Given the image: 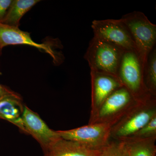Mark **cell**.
I'll use <instances>...</instances> for the list:
<instances>
[{
	"mask_svg": "<svg viewBox=\"0 0 156 156\" xmlns=\"http://www.w3.org/2000/svg\"><path fill=\"white\" fill-rule=\"evenodd\" d=\"M156 116V97L136 104L112 127L111 137L120 140L131 137Z\"/></svg>",
	"mask_w": 156,
	"mask_h": 156,
	"instance_id": "3",
	"label": "cell"
},
{
	"mask_svg": "<svg viewBox=\"0 0 156 156\" xmlns=\"http://www.w3.org/2000/svg\"><path fill=\"white\" fill-rule=\"evenodd\" d=\"M121 20L131 34L139 54L145 65L148 56L154 48L156 25L140 11H134L123 15Z\"/></svg>",
	"mask_w": 156,
	"mask_h": 156,
	"instance_id": "4",
	"label": "cell"
},
{
	"mask_svg": "<svg viewBox=\"0 0 156 156\" xmlns=\"http://www.w3.org/2000/svg\"><path fill=\"white\" fill-rule=\"evenodd\" d=\"M144 66L136 51L127 50L123 53L118 69L120 82L138 102L145 101L154 96L148 92L144 83Z\"/></svg>",
	"mask_w": 156,
	"mask_h": 156,
	"instance_id": "1",
	"label": "cell"
},
{
	"mask_svg": "<svg viewBox=\"0 0 156 156\" xmlns=\"http://www.w3.org/2000/svg\"><path fill=\"white\" fill-rule=\"evenodd\" d=\"M91 27L93 37L111 43L125 51H136L131 34L121 19L95 20Z\"/></svg>",
	"mask_w": 156,
	"mask_h": 156,
	"instance_id": "7",
	"label": "cell"
},
{
	"mask_svg": "<svg viewBox=\"0 0 156 156\" xmlns=\"http://www.w3.org/2000/svg\"><path fill=\"white\" fill-rule=\"evenodd\" d=\"M26 45L37 48L40 51L48 53L53 58L56 64H60L63 61L62 54L56 53L51 46L47 44H38L34 41L27 32L0 23V51L9 45Z\"/></svg>",
	"mask_w": 156,
	"mask_h": 156,
	"instance_id": "8",
	"label": "cell"
},
{
	"mask_svg": "<svg viewBox=\"0 0 156 156\" xmlns=\"http://www.w3.org/2000/svg\"><path fill=\"white\" fill-rule=\"evenodd\" d=\"M125 50L113 44L93 37L84 55L90 70L118 78V72Z\"/></svg>",
	"mask_w": 156,
	"mask_h": 156,
	"instance_id": "2",
	"label": "cell"
},
{
	"mask_svg": "<svg viewBox=\"0 0 156 156\" xmlns=\"http://www.w3.org/2000/svg\"><path fill=\"white\" fill-rule=\"evenodd\" d=\"M154 137H156V116L129 137L146 139Z\"/></svg>",
	"mask_w": 156,
	"mask_h": 156,
	"instance_id": "17",
	"label": "cell"
},
{
	"mask_svg": "<svg viewBox=\"0 0 156 156\" xmlns=\"http://www.w3.org/2000/svg\"><path fill=\"white\" fill-rule=\"evenodd\" d=\"M91 106L90 118L95 115L107 98L122 85L118 78L91 70Z\"/></svg>",
	"mask_w": 156,
	"mask_h": 156,
	"instance_id": "10",
	"label": "cell"
},
{
	"mask_svg": "<svg viewBox=\"0 0 156 156\" xmlns=\"http://www.w3.org/2000/svg\"><path fill=\"white\" fill-rule=\"evenodd\" d=\"M12 0H0V23H2L5 16Z\"/></svg>",
	"mask_w": 156,
	"mask_h": 156,
	"instance_id": "18",
	"label": "cell"
},
{
	"mask_svg": "<svg viewBox=\"0 0 156 156\" xmlns=\"http://www.w3.org/2000/svg\"><path fill=\"white\" fill-rule=\"evenodd\" d=\"M99 156H131L126 142L115 140L109 143L101 151Z\"/></svg>",
	"mask_w": 156,
	"mask_h": 156,
	"instance_id": "16",
	"label": "cell"
},
{
	"mask_svg": "<svg viewBox=\"0 0 156 156\" xmlns=\"http://www.w3.org/2000/svg\"><path fill=\"white\" fill-rule=\"evenodd\" d=\"M101 151L92 150L80 143L61 137L44 152L43 156H99Z\"/></svg>",
	"mask_w": 156,
	"mask_h": 156,
	"instance_id": "12",
	"label": "cell"
},
{
	"mask_svg": "<svg viewBox=\"0 0 156 156\" xmlns=\"http://www.w3.org/2000/svg\"><path fill=\"white\" fill-rule=\"evenodd\" d=\"M14 92H15L9 89L8 87L0 84V98L8 94H12Z\"/></svg>",
	"mask_w": 156,
	"mask_h": 156,
	"instance_id": "19",
	"label": "cell"
},
{
	"mask_svg": "<svg viewBox=\"0 0 156 156\" xmlns=\"http://www.w3.org/2000/svg\"><path fill=\"white\" fill-rule=\"evenodd\" d=\"M112 127L107 123H95L70 130L56 131L62 139L80 143L92 150L101 151L110 141Z\"/></svg>",
	"mask_w": 156,
	"mask_h": 156,
	"instance_id": "6",
	"label": "cell"
},
{
	"mask_svg": "<svg viewBox=\"0 0 156 156\" xmlns=\"http://www.w3.org/2000/svg\"><path fill=\"white\" fill-rule=\"evenodd\" d=\"M40 2L39 0H12L2 23L19 27L22 17Z\"/></svg>",
	"mask_w": 156,
	"mask_h": 156,
	"instance_id": "13",
	"label": "cell"
},
{
	"mask_svg": "<svg viewBox=\"0 0 156 156\" xmlns=\"http://www.w3.org/2000/svg\"><path fill=\"white\" fill-rule=\"evenodd\" d=\"M120 140L126 142L131 156H156V137L146 139L128 137Z\"/></svg>",
	"mask_w": 156,
	"mask_h": 156,
	"instance_id": "14",
	"label": "cell"
},
{
	"mask_svg": "<svg viewBox=\"0 0 156 156\" xmlns=\"http://www.w3.org/2000/svg\"><path fill=\"white\" fill-rule=\"evenodd\" d=\"M144 83L151 95L156 97V49L150 53L144 69Z\"/></svg>",
	"mask_w": 156,
	"mask_h": 156,
	"instance_id": "15",
	"label": "cell"
},
{
	"mask_svg": "<svg viewBox=\"0 0 156 156\" xmlns=\"http://www.w3.org/2000/svg\"><path fill=\"white\" fill-rule=\"evenodd\" d=\"M22 121L26 134H30L39 143L44 152L61 138L57 131L50 129L37 113L26 105Z\"/></svg>",
	"mask_w": 156,
	"mask_h": 156,
	"instance_id": "9",
	"label": "cell"
},
{
	"mask_svg": "<svg viewBox=\"0 0 156 156\" xmlns=\"http://www.w3.org/2000/svg\"><path fill=\"white\" fill-rule=\"evenodd\" d=\"M137 102L125 87H120L104 101L89 124L104 123L114 126Z\"/></svg>",
	"mask_w": 156,
	"mask_h": 156,
	"instance_id": "5",
	"label": "cell"
},
{
	"mask_svg": "<svg viewBox=\"0 0 156 156\" xmlns=\"http://www.w3.org/2000/svg\"><path fill=\"white\" fill-rule=\"evenodd\" d=\"M25 105L22 97L17 92L0 98V119L14 124L25 133L22 116Z\"/></svg>",
	"mask_w": 156,
	"mask_h": 156,
	"instance_id": "11",
	"label": "cell"
}]
</instances>
